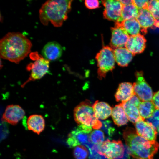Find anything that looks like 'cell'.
Returning a JSON list of instances; mask_svg holds the SVG:
<instances>
[{
	"label": "cell",
	"instance_id": "cell-14",
	"mask_svg": "<svg viewBox=\"0 0 159 159\" xmlns=\"http://www.w3.org/2000/svg\"><path fill=\"white\" fill-rule=\"evenodd\" d=\"M25 115L24 110L19 105H9L6 108L2 120L11 125H15L24 117Z\"/></svg>",
	"mask_w": 159,
	"mask_h": 159
},
{
	"label": "cell",
	"instance_id": "cell-2",
	"mask_svg": "<svg viewBox=\"0 0 159 159\" xmlns=\"http://www.w3.org/2000/svg\"><path fill=\"white\" fill-rule=\"evenodd\" d=\"M123 137L130 155L134 159H153L157 152L159 144L138 135L135 130L127 127L124 130Z\"/></svg>",
	"mask_w": 159,
	"mask_h": 159
},
{
	"label": "cell",
	"instance_id": "cell-26",
	"mask_svg": "<svg viewBox=\"0 0 159 159\" xmlns=\"http://www.w3.org/2000/svg\"><path fill=\"white\" fill-rule=\"evenodd\" d=\"M90 140L96 144H101L104 142L105 135L101 130H96L91 132L90 134Z\"/></svg>",
	"mask_w": 159,
	"mask_h": 159
},
{
	"label": "cell",
	"instance_id": "cell-9",
	"mask_svg": "<svg viewBox=\"0 0 159 159\" xmlns=\"http://www.w3.org/2000/svg\"><path fill=\"white\" fill-rule=\"evenodd\" d=\"M92 128L82 125L72 131L68 135L67 143L71 148L86 144L90 140L89 136Z\"/></svg>",
	"mask_w": 159,
	"mask_h": 159
},
{
	"label": "cell",
	"instance_id": "cell-6",
	"mask_svg": "<svg viewBox=\"0 0 159 159\" xmlns=\"http://www.w3.org/2000/svg\"><path fill=\"white\" fill-rule=\"evenodd\" d=\"M95 59L97 62L98 77L102 79L107 73L115 67V59L114 49L110 46H104L97 53Z\"/></svg>",
	"mask_w": 159,
	"mask_h": 159
},
{
	"label": "cell",
	"instance_id": "cell-32",
	"mask_svg": "<svg viewBox=\"0 0 159 159\" xmlns=\"http://www.w3.org/2000/svg\"><path fill=\"white\" fill-rule=\"evenodd\" d=\"M156 109L159 110V91L153 94L151 101Z\"/></svg>",
	"mask_w": 159,
	"mask_h": 159
},
{
	"label": "cell",
	"instance_id": "cell-1",
	"mask_svg": "<svg viewBox=\"0 0 159 159\" xmlns=\"http://www.w3.org/2000/svg\"><path fill=\"white\" fill-rule=\"evenodd\" d=\"M31 41L19 32H10L0 41V55L1 58L18 64L31 51Z\"/></svg>",
	"mask_w": 159,
	"mask_h": 159
},
{
	"label": "cell",
	"instance_id": "cell-5",
	"mask_svg": "<svg viewBox=\"0 0 159 159\" xmlns=\"http://www.w3.org/2000/svg\"><path fill=\"white\" fill-rule=\"evenodd\" d=\"M30 59L34 61L27 66L26 69L31 71L28 79L22 85L24 87L27 83L39 79L43 77L48 71L50 61L39 54L37 52H31L29 55Z\"/></svg>",
	"mask_w": 159,
	"mask_h": 159
},
{
	"label": "cell",
	"instance_id": "cell-16",
	"mask_svg": "<svg viewBox=\"0 0 159 159\" xmlns=\"http://www.w3.org/2000/svg\"><path fill=\"white\" fill-rule=\"evenodd\" d=\"M146 42L144 36L140 34L130 36L125 47L135 56L143 52L146 47Z\"/></svg>",
	"mask_w": 159,
	"mask_h": 159
},
{
	"label": "cell",
	"instance_id": "cell-17",
	"mask_svg": "<svg viewBox=\"0 0 159 159\" xmlns=\"http://www.w3.org/2000/svg\"><path fill=\"white\" fill-rule=\"evenodd\" d=\"M43 57L47 60L54 61L58 59L62 53L61 45L55 41L47 43L43 47L42 51Z\"/></svg>",
	"mask_w": 159,
	"mask_h": 159
},
{
	"label": "cell",
	"instance_id": "cell-23",
	"mask_svg": "<svg viewBox=\"0 0 159 159\" xmlns=\"http://www.w3.org/2000/svg\"><path fill=\"white\" fill-rule=\"evenodd\" d=\"M120 23L130 36L140 34V31L142 33L141 27L136 18L125 20Z\"/></svg>",
	"mask_w": 159,
	"mask_h": 159
},
{
	"label": "cell",
	"instance_id": "cell-15",
	"mask_svg": "<svg viewBox=\"0 0 159 159\" xmlns=\"http://www.w3.org/2000/svg\"><path fill=\"white\" fill-rule=\"evenodd\" d=\"M135 130L138 135L149 141H155L157 132L152 124L144 120H141L135 123Z\"/></svg>",
	"mask_w": 159,
	"mask_h": 159
},
{
	"label": "cell",
	"instance_id": "cell-12",
	"mask_svg": "<svg viewBox=\"0 0 159 159\" xmlns=\"http://www.w3.org/2000/svg\"><path fill=\"white\" fill-rule=\"evenodd\" d=\"M141 101L135 94L128 101L121 103L128 120L133 123L145 120L140 116L138 110V106Z\"/></svg>",
	"mask_w": 159,
	"mask_h": 159
},
{
	"label": "cell",
	"instance_id": "cell-7",
	"mask_svg": "<svg viewBox=\"0 0 159 159\" xmlns=\"http://www.w3.org/2000/svg\"><path fill=\"white\" fill-rule=\"evenodd\" d=\"M97 152L109 159H119L124 157L125 149L120 140L107 139L99 145Z\"/></svg>",
	"mask_w": 159,
	"mask_h": 159
},
{
	"label": "cell",
	"instance_id": "cell-34",
	"mask_svg": "<svg viewBox=\"0 0 159 159\" xmlns=\"http://www.w3.org/2000/svg\"><path fill=\"white\" fill-rule=\"evenodd\" d=\"M157 128L158 131L159 132V126Z\"/></svg>",
	"mask_w": 159,
	"mask_h": 159
},
{
	"label": "cell",
	"instance_id": "cell-8",
	"mask_svg": "<svg viewBox=\"0 0 159 159\" xmlns=\"http://www.w3.org/2000/svg\"><path fill=\"white\" fill-rule=\"evenodd\" d=\"M136 81L133 84L135 94L142 101H151L153 95L152 89L145 80L142 71L135 73Z\"/></svg>",
	"mask_w": 159,
	"mask_h": 159
},
{
	"label": "cell",
	"instance_id": "cell-28",
	"mask_svg": "<svg viewBox=\"0 0 159 159\" xmlns=\"http://www.w3.org/2000/svg\"><path fill=\"white\" fill-rule=\"evenodd\" d=\"M73 155L76 159H86L88 156V152L85 146L80 145L74 148Z\"/></svg>",
	"mask_w": 159,
	"mask_h": 159
},
{
	"label": "cell",
	"instance_id": "cell-11",
	"mask_svg": "<svg viewBox=\"0 0 159 159\" xmlns=\"http://www.w3.org/2000/svg\"><path fill=\"white\" fill-rule=\"evenodd\" d=\"M112 37L110 46L113 49L125 46L130 35L120 22H115L111 28Z\"/></svg>",
	"mask_w": 159,
	"mask_h": 159
},
{
	"label": "cell",
	"instance_id": "cell-24",
	"mask_svg": "<svg viewBox=\"0 0 159 159\" xmlns=\"http://www.w3.org/2000/svg\"><path fill=\"white\" fill-rule=\"evenodd\" d=\"M138 110L140 116L145 120L151 117L156 109L152 101H146L141 102Z\"/></svg>",
	"mask_w": 159,
	"mask_h": 159
},
{
	"label": "cell",
	"instance_id": "cell-31",
	"mask_svg": "<svg viewBox=\"0 0 159 159\" xmlns=\"http://www.w3.org/2000/svg\"><path fill=\"white\" fill-rule=\"evenodd\" d=\"M148 0H132V3L138 9H147Z\"/></svg>",
	"mask_w": 159,
	"mask_h": 159
},
{
	"label": "cell",
	"instance_id": "cell-19",
	"mask_svg": "<svg viewBox=\"0 0 159 159\" xmlns=\"http://www.w3.org/2000/svg\"><path fill=\"white\" fill-rule=\"evenodd\" d=\"M26 125L28 130L39 135L44 130L45 121L43 117L38 114H33L29 116Z\"/></svg>",
	"mask_w": 159,
	"mask_h": 159
},
{
	"label": "cell",
	"instance_id": "cell-29",
	"mask_svg": "<svg viewBox=\"0 0 159 159\" xmlns=\"http://www.w3.org/2000/svg\"><path fill=\"white\" fill-rule=\"evenodd\" d=\"M147 121L157 128L159 126V110L156 109L152 116L148 119Z\"/></svg>",
	"mask_w": 159,
	"mask_h": 159
},
{
	"label": "cell",
	"instance_id": "cell-10",
	"mask_svg": "<svg viewBox=\"0 0 159 159\" xmlns=\"http://www.w3.org/2000/svg\"><path fill=\"white\" fill-rule=\"evenodd\" d=\"M102 2L105 7L104 18L109 21L119 22L123 6L120 0H102Z\"/></svg>",
	"mask_w": 159,
	"mask_h": 159
},
{
	"label": "cell",
	"instance_id": "cell-4",
	"mask_svg": "<svg viewBox=\"0 0 159 159\" xmlns=\"http://www.w3.org/2000/svg\"><path fill=\"white\" fill-rule=\"evenodd\" d=\"M74 120L78 125H82L95 129L100 128L102 123L96 117L90 101L86 100L76 106L74 110Z\"/></svg>",
	"mask_w": 159,
	"mask_h": 159
},
{
	"label": "cell",
	"instance_id": "cell-21",
	"mask_svg": "<svg viewBox=\"0 0 159 159\" xmlns=\"http://www.w3.org/2000/svg\"><path fill=\"white\" fill-rule=\"evenodd\" d=\"M92 107L98 119L105 120L111 115L112 108L106 102L96 101L92 105Z\"/></svg>",
	"mask_w": 159,
	"mask_h": 159
},
{
	"label": "cell",
	"instance_id": "cell-13",
	"mask_svg": "<svg viewBox=\"0 0 159 159\" xmlns=\"http://www.w3.org/2000/svg\"><path fill=\"white\" fill-rule=\"evenodd\" d=\"M136 19L141 26L143 34L147 33L148 28L154 29L159 28V21L156 19L147 9H139Z\"/></svg>",
	"mask_w": 159,
	"mask_h": 159
},
{
	"label": "cell",
	"instance_id": "cell-30",
	"mask_svg": "<svg viewBox=\"0 0 159 159\" xmlns=\"http://www.w3.org/2000/svg\"><path fill=\"white\" fill-rule=\"evenodd\" d=\"M84 3L86 7L89 9H94L100 7L99 1L97 0H86Z\"/></svg>",
	"mask_w": 159,
	"mask_h": 159
},
{
	"label": "cell",
	"instance_id": "cell-20",
	"mask_svg": "<svg viewBox=\"0 0 159 159\" xmlns=\"http://www.w3.org/2000/svg\"><path fill=\"white\" fill-rule=\"evenodd\" d=\"M115 61L122 67L127 66L134 55L126 48L121 47L114 49Z\"/></svg>",
	"mask_w": 159,
	"mask_h": 159
},
{
	"label": "cell",
	"instance_id": "cell-22",
	"mask_svg": "<svg viewBox=\"0 0 159 159\" xmlns=\"http://www.w3.org/2000/svg\"><path fill=\"white\" fill-rule=\"evenodd\" d=\"M111 115L115 124L119 126L126 124L129 120L121 103L112 108Z\"/></svg>",
	"mask_w": 159,
	"mask_h": 159
},
{
	"label": "cell",
	"instance_id": "cell-18",
	"mask_svg": "<svg viewBox=\"0 0 159 159\" xmlns=\"http://www.w3.org/2000/svg\"><path fill=\"white\" fill-rule=\"evenodd\" d=\"M134 95L133 84L124 82L119 85L115 97L117 102L122 103L129 100Z\"/></svg>",
	"mask_w": 159,
	"mask_h": 159
},
{
	"label": "cell",
	"instance_id": "cell-33",
	"mask_svg": "<svg viewBox=\"0 0 159 159\" xmlns=\"http://www.w3.org/2000/svg\"><path fill=\"white\" fill-rule=\"evenodd\" d=\"M120 1L123 4V5H126L132 3V0H120Z\"/></svg>",
	"mask_w": 159,
	"mask_h": 159
},
{
	"label": "cell",
	"instance_id": "cell-25",
	"mask_svg": "<svg viewBox=\"0 0 159 159\" xmlns=\"http://www.w3.org/2000/svg\"><path fill=\"white\" fill-rule=\"evenodd\" d=\"M138 11L139 9L132 3L123 5L119 22L127 20L136 18L138 14Z\"/></svg>",
	"mask_w": 159,
	"mask_h": 159
},
{
	"label": "cell",
	"instance_id": "cell-3",
	"mask_svg": "<svg viewBox=\"0 0 159 159\" xmlns=\"http://www.w3.org/2000/svg\"><path fill=\"white\" fill-rule=\"evenodd\" d=\"M72 0H49L42 5L39 10L40 21L44 25L50 22L54 26L60 27L68 18Z\"/></svg>",
	"mask_w": 159,
	"mask_h": 159
},
{
	"label": "cell",
	"instance_id": "cell-27",
	"mask_svg": "<svg viewBox=\"0 0 159 159\" xmlns=\"http://www.w3.org/2000/svg\"><path fill=\"white\" fill-rule=\"evenodd\" d=\"M147 9L157 20H159V0L149 1Z\"/></svg>",
	"mask_w": 159,
	"mask_h": 159
}]
</instances>
